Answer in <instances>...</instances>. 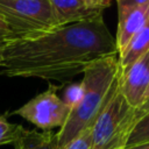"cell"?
I'll return each instance as SVG.
<instances>
[{
    "instance_id": "14",
    "label": "cell",
    "mask_w": 149,
    "mask_h": 149,
    "mask_svg": "<svg viewBox=\"0 0 149 149\" xmlns=\"http://www.w3.org/2000/svg\"><path fill=\"white\" fill-rule=\"evenodd\" d=\"M64 149H93L92 137H91V128L83 132L79 136L72 140Z\"/></svg>"
},
{
    "instance_id": "19",
    "label": "cell",
    "mask_w": 149,
    "mask_h": 149,
    "mask_svg": "<svg viewBox=\"0 0 149 149\" xmlns=\"http://www.w3.org/2000/svg\"><path fill=\"white\" fill-rule=\"evenodd\" d=\"M123 149H149V141L137 143V144H134V146H130V147H126Z\"/></svg>"
},
{
    "instance_id": "12",
    "label": "cell",
    "mask_w": 149,
    "mask_h": 149,
    "mask_svg": "<svg viewBox=\"0 0 149 149\" xmlns=\"http://www.w3.org/2000/svg\"><path fill=\"white\" fill-rule=\"evenodd\" d=\"M21 126L10 123L5 115H0V146L14 144L19 136Z\"/></svg>"
},
{
    "instance_id": "9",
    "label": "cell",
    "mask_w": 149,
    "mask_h": 149,
    "mask_svg": "<svg viewBox=\"0 0 149 149\" xmlns=\"http://www.w3.org/2000/svg\"><path fill=\"white\" fill-rule=\"evenodd\" d=\"M14 149H57V133L37 132L21 126L19 136L14 142Z\"/></svg>"
},
{
    "instance_id": "16",
    "label": "cell",
    "mask_w": 149,
    "mask_h": 149,
    "mask_svg": "<svg viewBox=\"0 0 149 149\" xmlns=\"http://www.w3.org/2000/svg\"><path fill=\"white\" fill-rule=\"evenodd\" d=\"M149 0H116L118 3V14L125 13L129 9H133L137 6H141Z\"/></svg>"
},
{
    "instance_id": "10",
    "label": "cell",
    "mask_w": 149,
    "mask_h": 149,
    "mask_svg": "<svg viewBox=\"0 0 149 149\" xmlns=\"http://www.w3.org/2000/svg\"><path fill=\"white\" fill-rule=\"evenodd\" d=\"M149 51V21L140 29L128 42L125 49L119 54L121 69H126Z\"/></svg>"
},
{
    "instance_id": "3",
    "label": "cell",
    "mask_w": 149,
    "mask_h": 149,
    "mask_svg": "<svg viewBox=\"0 0 149 149\" xmlns=\"http://www.w3.org/2000/svg\"><path fill=\"white\" fill-rule=\"evenodd\" d=\"M135 111L120 92V85L91 127L93 149H123L134 125Z\"/></svg>"
},
{
    "instance_id": "5",
    "label": "cell",
    "mask_w": 149,
    "mask_h": 149,
    "mask_svg": "<svg viewBox=\"0 0 149 149\" xmlns=\"http://www.w3.org/2000/svg\"><path fill=\"white\" fill-rule=\"evenodd\" d=\"M59 88L61 86L50 84L44 92L35 95L12 114L23 118L43 132H49L56 127L61 129L66 122L71 108L57 95Z\"/></svg>"
},
{
    "instance_id": "15",
    "label": "cell",
    "mask_w": 149,
    "mask_h": 149,
    "mask_svg": "<svg viewBox=\"0 0 149 149\" xmlns=\"http://www.w3.org/2000/svg\"><path fill=\"white\" fill-rule=\"evenodd\" d=\"M14 37V33L10 29L9 24L6 22V20L0 15V68L2 65L3 61V50L6 47V43Z\"/></svg>"
},
{
    "instance_id": "11",
    "label": "cell",
    "mask_w": 149,
    "mask_h": 149,
    "mask_svg": "<svg viewBox=\"0 0 149 149\" xmlns=\"http://www.w3.org/2000/svg\"><path fill=\"white\" fill-rule=\"evenodd\" d=\"M147 141H149V112L135 122L127 136L126 144L123 148Z\"/></svg>"
},
{
    "instance_id": "6",
    "label": "cell",
    "mask_w": 149,
    "mask_h": 149,
    "mask_svg": "<svg viewBox=\"0 0 149 149\" xmlns=\"http://www.w3.org/2000/svg\"><path fill=\"white\" fill-rule=\"evenodd\" d=\"M120 92L134 109L149 100V51L120 73Z\"/></svg>"
},
{
    "instance_id": "1",
    "label": "cell",
    "mask_w": 149,
    "mask_h": 149,
    "mask_svg": "<svg viewBox=\"0 0 149 149\" xmlns=\"http://www.w3.org/2000/svg\"><path fill=\"white\" fill-rule=\"evenodd\" d=\"M119 55L102 14L12 37L5 47L1 76L70 83L93 62Z\"/></svg>"
},
{
    "instance_id": "8",
    "label": "cell",
    "mask_w": 149,
    "mask_h": 149,
    "mask_svg": "<svg viewBox=\"0 0 149 149\" xmlns=\"http://www.w3.org/2000/svg\"><path fill=\"white\" fill-rule=\"evenodd\" d=\"M50 3L58 26L85 21L102 14L101 10L94 9L80 0H50Z\"/></svg>"
},
{
    "instance_id": "7",
    "label": "cell",
    "mask_w": 149,
    "mask_h": 149,
    "mask_svg": "<svg viewBox=\"0 0 149 149\" xmlns=\"http://www.w3.org/2000/svg\"><path fill=\"white\" fill-rule=\"evenodd\" d=\"M149 21V1L119 14L118 30L115 36L119 54L125 49L132 37Z\"/></svg>"
},
{
    "instance_id": "4",
    "label": "cell",
    "mask_w": 149,
    "mask_h": 149,
    "mask_svg": "<svg viewBox=\"0 0 149 149\" xmlns=\"http://www.w3.org/2000/svg\"><path fill=\"white\" fill-rule=\"evenodd\" d=\"M0 15L9 24L14 36L58 26L50 0H0Z\"/></svg>"
},
{
    "instance_id": "2",
    "label": "cell",
    "mask_w": 149,
    "mask_h": 149,
    "mask_svg": "<svg viewBox=\"0 0 149 149\" xmlns=\"http://www.w3.org/2000/svg\"><path fill=\"white\" fill-rule=\"evenodd\" d=\"M83 73V95L57 133V149H64L72 140L91 128L119 88L121 73L119 55L93 62Z\"/></svg>"
},
{
    "instance_id": "18",
    "label": "cell",
    "mask_w": 149,
    "mask_h": 149,
    "mask_svg": "<svg viewBox=\"0 0 149 149\" xmlns=\"http://www.w3.org/2000/svg\"><path fill=\"white\" fill-rule=\"evenodd\" d=\"M148 112H149V100H148V101H147L140 109H136V111H135V115H134V125H135V122H136L140 118H142V116H143L144 114H147ZM134 125H133V126H134ZM132 128H133V127H132Z\"/></svg>"
},
{
    "instance_id": "13",
    "label": "cell",
    "mask_w": 149,
    "mask_h": 149,
    "mask_svg": "<svg viewBox=\"0 0 149 149\" xmlns=\"http://www.w3.org/2000/svg\"><path fill=\"white\" fill-rule=\"evenodd\" d=\"M81 95H83V85H81V83H79V84L74 83V84L69 85L65 88L62 100L72 109L79 102Z\"/></svg>"
},
{
    "instance_id": "17",
    "label": "cell",
    "mask_w": 149,
    "mask_h": 149,
    "mask_svg": "<svg viewBox=\"0 0 149 149\" xmlns=\"http://www.w3.org/2000/svg\"><path fill=\"white\" fill-rule=\"evenodd\" d=\"M80 1H83L84 3H86L87 6H90L92 8L101 10V12L105 8L111 6V0H80Z\"/></svg>"
}]
</instances>
